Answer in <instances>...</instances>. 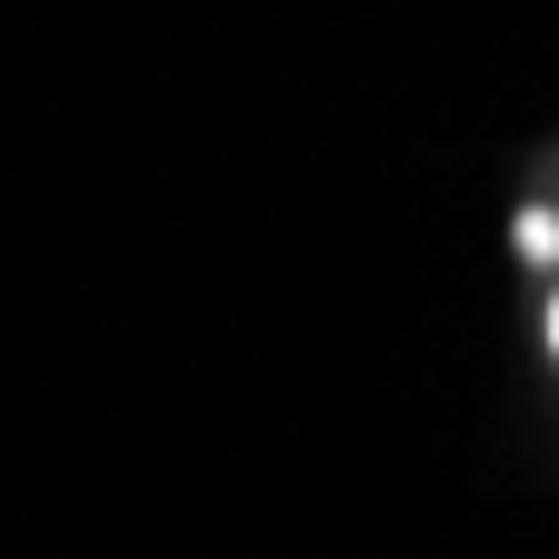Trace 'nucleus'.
<instances>
[{
	"label": "nucleus",
	"instance_id": "f257e3e1",
	"mask_svg": "<svg viewBox=\"0 0 559 559\" xmlns=\"http://www.w3.org/2000/svg\"><path fill=\"white\" fill-rule=\"evenodd\" d=\"M520 250L530 260H559V221H549V210H520Z\"/></svg>",
	"mask_w": 559,
	"mask_h": 559
},
{
	"label": "nucleus",
	"instance_id": "f03ea898",
	"mask_svg": "<svg viewBox=\"0 0 559 559\" xmlns=\"http://www.w3.org/2000/svg\"><path fill=\"white\" fill-rule=\"evenodd\" d=\"M549 349H559V290H549Z\"/></svg>",
	"mask_w": 559,
	"mask_h": 559
}]
</instances>
